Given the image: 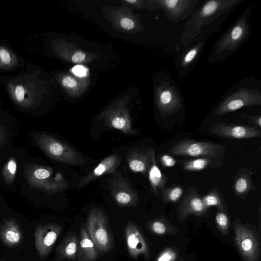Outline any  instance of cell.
<instances>
[{
	"instance_id": "obj_32",
	"label": "cell",
	"mask_w": 261,
	"mask_h": 261,
	"mask_svg": "<svg viewBox=\"0 0 261 261\" xmlns=\"http://www.w3.org/2000/svg\"><path fill=\"white\" fill-rule=\"evenodd\" d=\"M8 134L6 127L0 125V146L4 144L7 141Z\"/></svg>"
},
{
	"instance_id": "obj_23",
	"label": "cell",
	"mask_w": 261,
	"mask_h": 261,
	"mask_svg": "<svg viewBox=\"0 0 261 261\" xmlns=\"http://www.w3.org/2000/svg\"><path fill=\"white\" fill-rule=\"evenodd\" d=\"M218 7L217 2L212 1L208 2L202 8L201 14L204 16H207L213 14Z\"/></svg>"
},
{
	"instance_id": "obj_20",
	"label": "cell",
	"mask_w": 261,
	"mask_h": 261,
	"mask_svg": "<svg viewBox=\"0 0 261 261\" xmlns=\"http://www.w3.org/2000/svg\"><path fill=\"white\" fill-rule=\"evenodd\" d=\"M178 255V250L175 248L167 247L160 252L155 261H175Z\"/></svg>"
},
{
	"instance_id": "obj_40",
	"label": "cell",
	"mask_w": 261,
	"mask_h": 261,
	"mask_svg": "<svg viewBox=\"0 0 261 261\" xmlns=\"http://www.w3.org/2000/svg\"><path fill=\"white\" fill-rule=\"evenodd\" d=\"M178 261H186V260L184 259H183L182 257H181Z\"/></svg>"
},
{
	"instance_id": "obj_15",
	"label": "cell",
	"mask_w": 261,
	"mask_h": 261,
	"mask_svg": "<svg viewBox=\"0 0 261 261\" xmlns=\"http://www.w3.org/2000/svg\"><path fill=\"white\" fill-rule=\"evenodd\" d=\"M202 201L205 207L208 210L211 206H216L217 209L226 211V205L224 200L218 190L214 188L202 198Z\"/></svg>"
},
{
	"instance_id": "obj_11",
	"label": "cell",
	"mask_w": 261,
	"mask_h": 261,
	"mask_svg": "<svg viewBox=\"0 0 261 261\" xmlns=\"http://www.w3.org/2000/svg\"><path fill=\"white\" fill-rule=\"evenodd\" d=\"M99 252L87 232L86 228L81 229L78 240L77 257L79 261H95Z\"/></svg>"
},
{
	"instance_id": "obj_1",
	"label": "cell",
	"mask_w": 261,
	"mask_h": 261,
	"mask_svg": "<svg viewBox=\"0 0 261 261\" xmlns=\"http://www.w3.org/2000/svg\"><path fill=\"white\" fill-rule=\"evenodd\" d=\"M225 147L207 141L183 139L174 144L168 152L173 155L187 157H207L223 161Z\"/></svg>"
},
{
	"instance_id": "obj_26",
	"label": "cell",
	"mask_w": 261,
	"mask_h": 261,
	"mask_svg": "<svg viewBox=\"0 0 261 261\" xmlns=\"http://www.w3.org/2000/svg\"><path fill=\"white\" fill-rule=\"evenodd\" d=\"M0 60L1 62L6 65H8L11 62V58L9 52L5 49H0Z\"/></svg>"
},
{
	"instance_id": "obj_13",
	"label": "cell",
	"mask_w": 261,
	"mask_h": 261,
	"mask_svg": "<svg viewBox=\"0 0 261 261\" xmlns=\"http://www.w3.org/2000/svg\"><path fill=\"white\" fill-rule=\"evenodd\" d=\"M179 162L184 170L192 172L199 171L209 168L216 169L223 164L222 160L207 157L181 160Z\"/></svg>"
},
{
	"instance_id": "obj_33",
	"label": "cell",
	"mask_w": 261,
	"mask_h": 261,
	"mask_svg": "<svg viewBox=\"0 0 261 261\" xmlns=\"http://www.w3.org/2000/svg\"><path fill=\"white\" fill-rule=\"evenodd\" d=\"M72 72L79 76H83L86 73V68L81 65H77L72 68Z\"/></svg>"
},
{
	"instance_id": "obj_34",
	"label": "cell",
	"mask_w": 261,
	"mask_h": 261,
	"mask_svg": "<svg viewBox=\"0 0 261 261\" xmlns=\"http://www.w3.org/2000/svg\"><path fill=\"white\" fill-rule=\"evenodd\" d=\"M243 32L242 28L239 26L235 27L231 33V37L233 40L238 39L242 35Z\"/></svg>"
},
{
	"instance_id": "obj_2",
	"label": "cell",
	"mask_w": 261,
	"mask_h": 261,
	"mask_svg": "<svg viewBox=\"0 0 261 261\" xmlns=\"http://www.w3.org/2000/svg\"><path fill=\"white\" fill-rule=\"evenodd\" d=\"M234 242L244 261H259L260 244L256 233L250 227L235 218L233 222Z\"/></svg>"
},
{
	"instance_id": "obj_7",
	"label": "cell",
	"mask_w": 261,
	"mask_h": 261,
	"mask_svg": "<svg viewBox=\"0 0 261 261\" xmlns=\"http://www.w3.org/2000/svg\"><path fill=\"white\" fill-rule=\"evenodd\" d=\"M125 238L128 254L133 258L142 255L148 260L150 251L143 234L133 223H127L125 228Z\"/></svg>"
},
{
	"instance_id": "obj_21",
	"label": "cell",
	"mask_w": 261,
	"mask_h": 261,
	"mask_svg": "<svg viewBox=\"0 0 261 261\" xmlns=\"http://www.w3.org/2000/svg\"><path fill=\"white\" fill-rule=\"evenodd\" d=\"M161 103L163 106L164 109L166 112H169V105L171 103L172 100V95L171 92L168 90L163 91L160 98Z\"/></svg>"
},
{
	"instance_id": "obj_17",
	"label": "cell",
	"mask_w": 261,
	"mask_h": 261,
	"mask_svg": "<svg viewBox=\"0 0 261 261\" xmlns=\"http://www.w3.org/2000/svg\"><path fill=\"white\" fill-rule=\"evenodd\" d=\"M17 162L14 158H10L5 164L2 170V176L5 182L12 185L16 176Z\"/></svg>"
},
{
	"instance_id": "obj_6",
	"label": "cell",
	"mask_w": 261,
	"mask_h": 261,
	"mask_svg": "<svg viewBox=\"0 0 261 261\" xmlns=\"http://www.w3.org/2000/svg\"><path fill=\"white\" fill-rule=\"evenodd\" d=\"M209 132L220 137L237 139L258 138L261 136L259 128L224 122L215 123L210 127Z\"/></svg>"
},
{
	"instance_id": "obj_3",
	"label": "cell",
	"mask_w": 261,
	"mask_h": 261,
	"mask_svg": "<svg viewBox=\"0 0 261 261\" xmlns=\"http://www.w3.org/2000/svg\"><path fill=\"white\" fill-rule=\"evenodd\" d=\"M86 230L95 245L99 253L109 252L113 240L107 220L100 211L92 210L87 219Z\"/></svg>"
},
{
	"instance_id": "obj_28",
	"label": "cell",
	"mask_w": 261,
	"mask_h": 261,
	"mask_svg": "<svg viewBox=\"0 0 261 261\" xmlns=\"http://www.w3.org/2000/svg\"><path fill=\"white\" fill-rule=\"evenodd\" d=\"M63 86L67 88H74L76 86L77 83L75 80L71 76H65L62 80Z\"/></svg>"
},
{
	"instance_id": "obj_39",
	"label": "cell",
	"mask_w": 261,
	"mask_h": 261,
	"mask_svg": "<svg viewBox=\"0 0 261 261\" xmlns=\"http://www.w3.org/2000/svg\"><path fill=\"white\" fill-rule=\"evenodd\" d=\"M126 2L129 3H135L136 2V1H126Z\"/></svg>"
},
{
	"instance_id": "obj_8",
	"label": "cell",
	"mask_w": 261,
	"mask_h": 261,
	"mask_svg": "<svg viewBox=\"0 0 261 261\" xmlns=\"http://www.w3.org/2000/svg\"><path fill=\"white\" fill-rule=\"evenodd\" d=\"M25 175L28 182L34 188L49 191L56 188V183L50 179L51 172L43 166L30 165L25 169Z\"/></svg>"
},
{
	"instance_id": "obj_37",
	"label": "cell",
	"mask_w": 261,
	"mask_h": 261,
	"mask_svg": "<svg viewBox=\"0 0 261 261\" xmlns=\"http://www.w3.org/2000/svg\"><path fill=\"white\" fill-rule=\"evenodd\" d=\"M106 164H101L99 165L94 170V174L96 176L102 174L106 170Z\"/></svg>"
},
{
	"instance_id": "obj_16",
	"label": "cell",
	"mask_w": 261,
	"mask_h": 261,
	"mask_svg": "<svg viewBox=\"0 0 261 261\" xmlns=\"http://www.w3.org/2000/svg\"><path fill=\"white\" fill-rule=\"evenodd\" d=\"M149 178L154 191L159 190L161 193L166 188L167 178L155 163L152 165L149 170Z\"/></svg>"
},
{
	"instance_id": "obj_30",
	"label": "cell",
	"mask_w": 261,
	"mask_h": 261,
	"mask_svg": "<svg viewBox=\"0 0 261 261\" xmlns=\"http://www.w3.org/2000/svg\"><path fill=\"white\" fill-rule=\"evenodd\" d=\"M86 58L85 54L82 51H76L74 53L71 58V61L73 63H80L83 62Z\"/></svg>"
},
{
	"instance_id": "obj_12",
	"label": "cell",
	"mask_w": 261,
	"mask_h": 261,
	"mask_svg": "<svg viewBox=\"0 0 261 261\" xmlns=\"http://www.w3.org/2000/svg\"><path fill=\"white\" fill-rule=\"evenodd\" d=\"M78 240L76 236L70 232L56 247L57 259H73L77 257Z\"/></svg>"
},
{
	"instance_id": "obj_27",
	"label": "cell",
	"mask_w": 261,
	"mask_h": 261,
	"mask_svg": "<svg viewBox=\"0 0 261 261\" xmlns=\"http://www.w3.org/2000/svg\"><path fill=\"white\" fill-rule=\"evenodd\" d=\"M24 88L22 86H17L15 89V95L17 101L21 102L24 100Z\"/></svg>"
},
{
	"instance_id": "obj_35",
	"label": "cell",
	"mask_w": 261,
	"mask_h": 261,
	"mask_svg": "<svg viewBox=\"0 0 261 261\" xmlns=\"http://www.w3.org/2000/svg\"><path fill=\"white\" fill-rule=\"evenodd\" d=\"M197 53V50L196 49H193L190 50L185 56L184 61L185 63H189L191 61Z\"/></svg>"
},
{
	"instance_id": "obj_19",
	"label": "cell",
	"mask_w": 261,
	"mask_h": 261,
	"mask_svg": "<svg viewBox=\"0 0 261 261\" xmlns=\"http://www.w3.org/2000/svg\"><path fill=\"white\" fill-rule=\"evenodd\" d=\"M215 216L216 226L219 232L223 236H227L229 233L230 219L226 211L217 209Z\"/></svg>"
},
{
	"instance_id": "obj_10",
	"label": "cell",
	"mask_w": 261,
	"mask_h": 261,
	"mask_svg": "<svg viewBox=\"0 0 261 261\" xmlns=\"http://www.w3.org/2000/svg\"><path fill=\"white\" fill-rule=\"evenodd\" d=\"M252 175V172L247 167L238 171L234 177L232 185L233 191L236 196L244 199L251 191H255V187L251 179Z\"/></svg>"
},
{
	"instance_id": "obj_22",
	"label": "cell",
	"mask_w": 261,
	"mask_h": 261,
	"mask_svg": "<svg viewBox=\"0 0 261 261\" xmlns=\"http://www.w3.org/2000/svg\"><path fill=\"white\" fill-rule=\"evenodd\" d=\"M129 168L135 172H143L147 168L146 162L142 160H135L129 163Z\"/></svg>"
},
{
	"instance_id": "obj_29",
	"label": "cell",
	"mask_w": 261,
	"mask_h": 261,
	"mask_svg": "<svg viewBox=\"0 0 261 261\" xmlns=\"http://www.w3.org/2000/svg\"><path fill=\"white\" fill-rule=\"evenodd\" d=\"M126 124L125 120L123 118L116 117L112 121V126L117 129H122Z\"/></svg>"
},
{
	"instance_id": "obj_25",
	"label": "cell",
	"mask_w": 261,
	"mask_h": 261,
	"mask_svg": "<svg viewBox=\"0 0 261 261\" xmlns=\"http://www.w3.org/2000/svg\"><path fill=\"white\" fill-rule=\"evenodd\" d=\"M116 201L122 204H128L131 200V197L128 194L124 192L118 193L115 196Z\"/></svg>"
},
{
	"instance_id": "obj_31",
	"label": "cell",
	"mask_w": 261,
	"mask_h": 261,
	"mask_svg": "<svg viewBox=\"0 0 261 261\" xmlns=\"http://www.w3.org/2000/svg\"><path fill=\"white\" fill-rule=\"evenodd\" d=\"M120 23L121 27L126 30H130L134 27V21L128 18H122Z\"/></svg>"
},
{
	"instance_id": "obj_36",
	"label": "cell",
	"mask_w": 261,
	"mask_h": 261,
	"mask_svg": "<svg viewBox=\"0 0 261 261\" xmlns=\"http://www.w3.org/2000/svg\"><path fill=\"white\" fill-rule=\"evenodd\" d=\"M249 121L253 125H256L259 129L261 127V117L260 116L248 117Z\"/></svg>"
},
{
	"instance_id": "obj_5",
	"label": "cell",
	"mask_w": 261,
	"mask_h": 261,
	"mask_svg": "<svg viewBox=\"0 0 261 261\" xmlns=\"http://www.w3.org/2000/svg\"><path fill=\"white\" fill-rule=\"evenodd\" d=\"M207 209L205 207L202 198L194 186L187 190L176 210L179 222L184 221L190 215L198 217L207 216Z\"/></svg>"
},
{
	"instance_id": "obj_38",
	"label": "cell",
	"mask_w": 261,
	"mask_h": 261,
	"mask_svg": "<svg viewBox=\"0 0 261 261\" xmlns=\"http://www.w3.org/2000/svg\"><path fill=\"white\" fill-rule=\"evenodd\" d=\"M165 5L169 8H173L177 5V3L179 2V1H165L164 2Z\"/></svg>"
},
{
	"instance_id": "obj_14",
	"label": "cell",
	"mask_w": 261,
	"mask_h": 261,
	"mask_svg": "<svg viewBox=\"0 0 261 261\" xmlns=\"http://www.w3.org/2000/svg\"><path fill=\"white\" fill-rule=\"evenodd\" d=\"M147 228L151 233L157 235H174L178 232L177 228L163 216L150 221Z\"/></svg>"
},
{
	"instance_id": "obj_18",
	"label": "cell",
	"mask_w": 261,
	"mask_h": 261,
	"mask_svg": "<svg viewBox=\"0 0 261 261\" xmlns=\"http://www.w3.org/2000/svg\"><path fill=\"white\" fill-rule=\"evenodd\" d=\"M184 193L183 188L180 186L165 188L161 193L162 200L164 202H176Z\"/></svg>"
},
{
	"instance_id": "obj_24",
	"label": "cell",
	"mask_w": 261,
	"mask_h": 261,
	"mask_svg": "<svg viewBox=\"0 0 261 261\" xmlns=\"http://www.w3.org/2000/svg\"><path fill=\"white\" fill-rule=\"evenodd\" d=\"M161 162L166 167H172L176 165V161L169 154H164L161 158Z\"/></svg>"
},
{
	"instance_id": "obj_4",
	"label": "cell",
	"mask_w": 261,
	"mask_h": 261,
	"mask_svg": "<svg viewBox=\"0 0 261 261\" xmlns=\"http://www.w3.org/2000/svg\"><path fill=\"white\" fill-rule=\"evenodd\" d=\"M62 230L57 224H39L36 228L35 246L40 257L45 258L51 251Z\"/></svg>"
},
{
	"instance_id": "obj_9",
	"label": "cell",
	"mask_w": 261,
	"mask_h": 261,
	"mask_svg": "<svg viewBox=\"0 0 261 261\" xmlns=\"http://www.w3.org/2000/svg\"><path fill=\"white\" fill-rule=\"evenodd\" d=\"M22 238L19 226L14 219L4 220L0 225V239L4 244L10 247L18 245Z\"/></svg>"
}]
</instances>
